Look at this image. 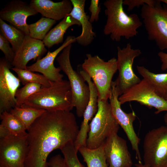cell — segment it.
Masks as SVG:
<instances>
[{
  "label": "cell",
  "mask_w": 167,
  "mask_h": 167,
  "mask_svg": "<svg viewBox=\"0 0 167 167\" xmlns=\"http://www.w3.org/2000/svg\"><path fill=\"white\" fill-rule=\"evenodd\" d=\"M119 96L115 81H112L111 93L109 99L112 113L118 125L126 134L133 150L135 151L136 159L139 162H142L139 148L140 139L136 134L133 126V122L136 119V115L133 111L127 113L122 109L121 105L118 100Z\"/></svg>",
  "instance_id": "cell-12"
},
{
  "label": "cell",
  "mask_w": 167,
  "mask_h": 167,
  "mask_svg": "<svg viewBox=\"0 0 167 167\" xmlns=\"http://www.w3.org/2000/svg\"><path fill=\"white\" fill-rule=\"evenodd\" d=\"M79 131L71 111L46 110L27 131L24 167H49L47 159L50 153L68 142H74Z\"/></svg>",
  "instance_id": "cell-1"
},
{
  "label": "cell",
  "mask_w": 167,
  "mask_h": 167,
  "mask_svg": "<svg viewBox=\"0 0 167 167\" xmlns=\"http://www.w3.org/2000/svg\"><path fill=\"white\" fill-rule=\"evenodd\" d=\"M11 64L5 57L0 59V113L9 112L16 105L15 94L20 81L10 71Z\"/></svg>",
  "instance_id": "cell-13"
},
{
  "label": "cell",
  "mask_w": 167,
  "mask_h": 167,
  "mask_svg": "<svg viewBox=\"0 0 167 167\" xmlns=\"http://www.w3.org/2000/svg\"><path fill=\"white\" fill-rule=\"evenodd\" d=\"M48 87H42L29 97L21 107H29L46 111H71L73 105L71 87L68 80L50 81Z\"/></svg>",
  "instance_id": "cell-3"
},
{
  "label": "cell",
  "mask_w": 167,
  "mask_h": 167,
  "mask_svg": "<svg viewBox=\"0 0 167 167\" xmlns=\"http://www.w3.org/2000/svg\"><path fill=\"white\" fill-rule=\"evenodd\" d=\"M42 86L37 83H27L18 89L15 94L16 106L21 107L25 101L30 96L38 91Z\"/></svg>",
  "instance_id": "cell-30"
},
{
  "label": "cell",
  "mask_w": 167,
  "mask_h": 167,
  "mask_svg": "<svg viewBox=\"0 0 167 167\" xmlns=\"http://www.w3.org/2000/svg\"><path fill=\"white\" fill-rule=\"evenodd\" d=\"M74 142H68L60 149L63 156L66 167H85L79 161Z\"/></svg>",
  "instance_id": "cell-29"
},
{
  "label": "cell",
  "mask_w": 167,
  "mask_h": 167,
  "mask_svg": "<svg viewBox=\"0 0 167 167\" xmlns=\"http://www.w3.org/2000/svg\"><path fill=\"white\" fill-rule=\"evenodd\" d=\"M30 4L43 16L56 21L63 19L71 13L73 8L69 0L58 2L50 0H32Z\"/></svg>",
  "instance_id": "cell-20"
},
{
  "label": "cell",
  "mask_w": 167,
  "mask_h": 167,
  "mask_svg": "<svg viewBox=\"0 0 167 167\" xmlns=\"http://www.w3.org/2000/svg\"><path fill=\"white\" fill-rule=\"evenodd\" d=\"M160 1L161 2H163L167 5V0H160Z\"/></svg>",
  "instance_id": "cell-38"
},
{
  "label": "cell",
  "mask_w": 167,
  "mask_h": 167,
  "mask_svg": "<svg viewBox=\"0 0 167 167\" xmlns=\"http://www.w3.org/2000/svg\"><path fill=\"white\" fill-rule=\"evenodd\" d=\"M74 25L81 26L79 22L68 15L48 32L42 41L45 46L50 48L63 42L64 36L67 30Z\"/></svg>",
  "instance_id": "cell-21"
},
{
  "label": "cell",
  "mask_w": 167,
  "mask_h": 167,
  "mask_svg": "<svg viewBox=\"0 0 167 167\" xmlns=\"http://www.w3.org/2000/svg\"><path fill=\"white\" fill-rule=\"evenodd\" d=\"M27 150V134L0 138V167H24Z\"/></svg>",
  "instance_id": "cell-11"
},
{
  "label": "cell",
  "mask_w": 167,
  "mask_h": 167,
  "mask_svg": "<svg viewBox=\"0 0 167 167\" xmlns=\"http://www.w3.org/2000/svg\"><path fill=\"white\" fill-rule=\"evenodd\" d=\"M119 128L109 103L98 99L97 112L89 124L86 147L91 149L99 148L112 133L118 132Z\"/></svg>",
  "instance_id": "cell-5"
},
{
  "label": "cell",
  "mask_w": 167,
  "mask_h": 167,
  "mask_svg": "<svg viewBox=\"0 0 167 167\" xmlns=\"http://www.w3.org/2000/svg\"><path fill=\"white\" fill-rule=\"evenodd\" d=\"M166 100H167V99H166Z\"/></svg>",
  "instance_id": "cell-40"
},
{
  "label": "cell",
  "mask_w": 167,
  "mask_h": 167,
  "mask_svg": "<svg viewBox=\"0 0 167 167\" xmlns=\"http://www.w3.org/2000/svg\"><path fill=\"white\" fill-rule=\"evenodd\" d=\"M47 51L43 41L26 35L22 45L15 53L11 65L15 68L27 69L29 61L40 59Z\"/></svg>",
  "instance_id": "cell-18"
},
{
  "label": "cell",
  "mask_w": 167,
  "mask_h": 167,
  "mask_svg": "<svg viewBox=\"0 0 167 167\" xmlns=\"http://www.w3.org/2000/svg\"><path fill=\"white\" fill-rule=\"evenodd\" d=\"M10 43L3 34L0 32V49L5 55L6 60L11 64L13 62L15 56V53Z\"/></svg>",
  "instance_id": "cell-31"
},
{
  "label": "cell",
  "mask_w": 167,
  "mask_h": 167,
  "mask_svg": "<svg viewBox=\"0 0 167 167\" xmlns=\"http://www.w3.org/2000/svg\"><path fill=\"white\" fill-rule=\"evenodd\" d=\"M73 8L68 15L78 21L82 27L81 34L76 37V41L79 44L87 46L91 43L96 36L93 30L92 23L89 21L90 17L85 12V0H70Z\"/></svg>",
  "instance_id": "cell-19"
},
{
  "label": "cell",
  "mask_w": 167,
  "mask_h": 167,
  "mask_svg": "<svg viewBox=\"0 0 167 167\" xmlns=\"http://www.w3.org/2000/svg\"><path fill=\"white\" fill-rule=\"evenodd\" d=\"M87 167H109L105 154L103 144L94 149L86 147L80 148L78 151Z\"/></svg>",
  "instance_id": "cell-23"
},
{
  "label": "cell",
  "mask_w": 167,
  "mask_h": 167,
  "mask_svg": "<svg viewBox=\"0 0 167 167\" xmlns=\"http://www.w3.org/2000/svg\"><path fill=\"white\" fill-rule=\"evenodd\" d=\"M11 135L9 131L2 124L0 125V138L6 137Z\"/></svg>",
  "instance_id": "cell-36"
},
{
  "label": "cell",
  "mask_w": 167,
  "mask_h": 167,
  "mask_svg": "<svg viewBox=\"0 0 167 167\" xmlns=\"http://www.w3.org/2000/svg\"><path fill=\"white\" fill-rule=\"evenodd\" d=\"M76 42L74 36H68L62 45L52 52L48 51L46 56L37 60L33 64L27 66V69L32 72L40 73L49 80L59 82L63 80V75L61 74L59 67L56 68L54 61L58 54L69 45Z\"/></svg>",
  "instance_id": "cell-17"
},
{
  "label": "cell",
  "mask_w": 167,
  "mask_h": 167,
  "mask_svg": "<svg viewBox=\"0 0 167 167\" xmlns=\"http://www.w3.org/2000/svg\"><path fill=\"white\" fill-rule=\"evenodd\" d=\"M79 73L88 85L89 97L88 103L84 113L83 119L81 122L79 132L74 146L78 152L79 148L86 147V141L89 130V122L92 120L98 109V95L96 88L88 75L83 70Z\"/></svg>",
  "instance_id": "cell-16"
},
{
  "label": "cell",
  "mask_w": 167,
  "mask_h": 167,
  "mask_svg": "<svg viewBox=\"0 0 167 167\" xmlns=\"http://www.w3.org/2000/svg\"><path fill=\"white\" fill-rule=\"evenodd\" d=\"M161 2L154 6L144 5L140 15L148 39L154 41L161 50L167 51V5Z\"/></svg>",
  "instance_id": "cell-7"
},
{
  "label": "cell",
  "mask_w": 167,
  "mask_h": 167,
  "mask_svg": "<svg viewBox=\"0 0 167 167\" xmlns=\"http://www.w3.org/2000/svg\"><path fill=\"white\" fill-rule=\"evenodd\" d=\"M144 164L149 167H167V126L146 134L143 144Z\"/></svg>",
  "instance_id": "cell-8"
},
{
  "label": "cell",
  "mask_w": 167,
  "mask_h": 167,
  "mask_svg": "<svg viewBox=\"0 0 167 167\" xmlns=\"http://www.w3.org/2000/svg\"><path fill=\"white\" fill-rule=\"evenodd\" d=\"M117 133H112L103 144L109 167H131L133 163L126 142Z\"/></svg>",
  "instance_id": "cell-15"
},
{
  "label": "cell",
  "mask_w": 167,
  "mask_h": 167,
  "mask_svg": "<svg viewBox=\"0 0 167 167\" xmlns=\"http://www.w3.org/2000/svg\"><path fill=\"white\" fill-rule=\"evenodd\" d=\"M81 66L91 79L97 90L98 99L108 101L111 93L112 79L118 70L117 59L105 61L98 56L86 54Z\"/></svg>",
  "instance_id": "cell-4"
},
{
  "label": "cell",
  "mask_w": 167,
  "mask_h": 167,
  "mask_svg": "<svg viewBox=\"0 0 167 167\" xmlns=\"http://www.w3.org/2000/svg\"><path fill=\"white\" fill-rule=\"evenodd\" d=\"M135 166L136 167H149L147 165L142 163V162L139 163L135 164Z\"/></svg>",
  "instance_id": "cell-37"
},
{
  "label": "cell",
  "mask_w": 167,
  "mask_h": 167,
  "mask_svg": "<svg viewBox=\"0 0 167 167\" xmlns=\"http://www.w3.org/2000/svg\"><path fill=\"white\" fill-rule=\"evenodd\" d=\"M99 0H91L88 9L91 13L89 21L92 23L97 21L99 19V14L101 11Z\"/></svg>",
  "instance_id": "cell-33"
},
{
  "label": "cell",
  "mask_w": 167,
  "mask_h": 167,
  "mask_svg": "<svg viewBox=\"0 0 167 167\" xmlns=\"http://www.w3.org/2000/svg\"><path fill=\"white\" fill-rule=\"evenodd\" d=\"M164 119L165 122L167 124V114L165 115Z\"/></svg>",
  "instance_id": "cell-39"
},
{
  "label": "cell",
  "mask_w": 167,
  "mask_h": 167,
  "mask_svg": "<svg viewBox=\"0 0 167 167\" xmlns=\"http://www.w3.org/2000/svg\"><path fill=\"white\" fill-rule=\"evenodd\" d=\"M1 124L9 131L11 134L15 136L27 134L26 129L22 122L9 112L4 111L0 113Z\"/></svg>",
  "instance_id": "cell-27"
},
{
  "label": "cell",
  "mask_w": 167,
  "mask_h": 167,
  "mask_svg": "<svg viewBox=\"0 0 167 167\" xmlns=\"http://www.w3.org/2000/svg\"><path fill=\"white\" fill-rule=\"evenodd\" d=\"M56 22L55 20L42 17L35 23L28 24L29 35L32 38L43 40Z\"/></svg>",
  "instance_id": "cell-26"
},
{
  "label": "cell",
  "mask_w": 167,
  "mask_h": 167,
  "mask_svg": "<svg viewBox=\"0 0 167 167\" xmlns=\"http://www.w3.org/2000/svg\"><path fill=\"white\" fill-rule=\"evenodd\" d=\"M38 13L30 4L20 0L8 2L0 11V19L22 31L25 35H29L28 17Z\"/></svg>",
  "instance_id": "cell-14"
},
{
  "label": "cell",
  "mask_w": 167,
  "mask_h": 167,
  "mask_svg": "<svg viewBox=\"0 0 167 167\" xmlns=\"http://www.w3.org/2000/svg\"><path fill=\"white\" fill-rule=\"evenodd\" d=\"M123 0H107L103 3L107 19L103 33L110 35L113 41L119 42L122 37L126 39L136 36L137 29L142 25L138 15H128L125 12Z\"/></svg>",
  "instance_id": "cell-2"
},
{
  "label": "cell",
  "mask_w": 167,
  "mask_h": 167,
  "mask_svg": "<svg viewBox=\"0 0 167 167\" xmlns=\"http://www.w3.org/2000/svg\"><path fill=\"white\" fill-rule=\"evenodd\" d=\"M160 0H124L123 3L124 5L128 6L127 10L130 11L135 7H139L146 4L150 6H154L161 2Z\"/></svg>",
  "instance_id": "cell-32"
},
{
  "label": "cell",
  "mask_w": 167,
  "mask_h": 167,
  "mask_svg": "<svg viewBox=\"0 0 167 167\" xmlns=\"http://www.w3.org/2000/svg\"><path fill=\"white\" fill-rule=\"evenodd\" d=\"M0 32L11 44L15 53L22 45L25 35L15 26L6 23L0 18Z\"/></svg>",
  "instance_id": "cell-25"
},
{
  "label": "cell",
  "mask_w": 167,
  "mask_h": 167,
  "mask_svg": "<svg viewBox=\"0 0 167 167\" xmlns=\"http://www.w3.org/2000/svg\"><path fill=\"white\" fill-rule=\"evenodd\" d=\"M72 44L64 49L56 60L61 71L68 77L71 87L73 106L76 108L77 116L81 117L88 102L89 89L82 76L74 70L71 65L70 56Z\"/></svg>",
  "instance_id": "cell-6"
},
{
  "label": "cell",
  "mask_w": 167,
  "mask_h": 167,
  "mask_svg": "<svg viewBox=\"0 0 167 167\" xmlns=\"http://www.w3.org/2000/svg\"><path fill=\"white\" fill-rule=\"evenodd\" d=\"M46 111L29 107L15 106L9 112L22 122L28 131L35 121Z\"/></svg>",
  "instance_id": "cell-24"
},
{
  "label": "cell",
  "mask_w": 167,
  "mask_h": 167,
  "mask_svg": "<svg viewBox=\"0 0 167 167\" xmlns=\"http://www.w3.org/2000/svg\"><path fill=\"white\" fill-rule=\"evenodd\" d=\"M17 75L20 82L24 85L29 83L39 84L42 87H48L50 85V81L42 75L36 73L27 69L12 68Z\"/></svg>",
  "instance_id": "cell-28"
},
{
  "label": "cell",
  "mask_w": 167,
  "mask_h": 167,
  "mask_svg": "<svg viewBox=\"0 0 167 167\" xmlns=\"http://www.w3.org/2000/svg\"><path fill=\"white\" fill-rule=\"evenodd\" d=\"M118 100L121 105L136 101L148 107H154L157 109L155 112L156 114L167 111V100L159 96L151 84L144 79L120 96Z\"/></svg>",
  "instance_id": "cell-10"
},
{
  "label": "cell",
  "mask_w": 167,
  "mask_h": 167,
  "mask_svg": "<svg viewBox=\"0 0 167 167\" xmlns=\"http://www.w3.org/2000/svg\"><path fill=\"white\" fill-rule=\"evenodd\" d=\"M158 55L161 62V69L164 71L167 69V53L161 51L158 54Z\"/></svg>",
  "instance_id": "cell-35"
},
{
  "label": "cell",
  "mask_w": 167,
  "mask_h": 167,
  "mask_svg": "<svg viewBox=\"0 0 167 167\" xmlns=\"http://www.w3.org/2000/svg\"><path fill=\"white\" fill-rule=\"evenodd\" d=\"M48 164L49 167H66L64 158L60 154L56 155L50 158Z\"/></svg>",
  "instance_id": "cell-34"
},
{
  "label": "cell",
  "mask_w": 167,
  "mask_h": 167,
  "mask_svg": "<svg viewBox=\"0 0 167 167\" xmlns=\"http://www.w3.org/2000/svg\"><path fill=\"white\" fill-rule=\"evenodd\" d=\"M137 71L151 84L156 92L163 98L167 99V73L152 72L143 66L136 67Z\"/></svg>",
  "instance_id": "cell-22"
},
{
  "label": "cell",
  "mask_w": 167,
  "mask_h": 167,
  "mask_svg": "<svg viewBox=\"0 0 167 167\" xmlns=\"http://www.w3.org/2000/svg\"><path fill=\"white\" fill-rule=\"evenodd\" d=\"M117 49V64L119 74L115 81L120 96L141 81L134 72L132 66L135 59L139 56L142 52L139 49H132L129 43L122 48L118 46Z\"/></svg>",
  "instance_id": "cell-9"
}]
</instances>
